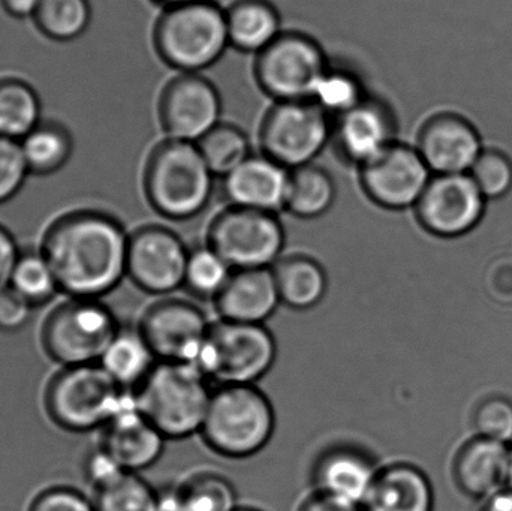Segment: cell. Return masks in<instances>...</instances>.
Segmentation results:
<instances>
[{
  "label": "cell",
  "mask_w": 512,
  "mask_h": 511,
  "mask_svg": "<svg viewBox=\"0 0 512 511\" xmlns=\"http://www.w3.org/2000/svg\"><path fill=\"white\" fill-rule=\"evenodd\" d=\"M20 141L0 137V204L11 201L29 177Z\"/></svg>",
  "instance_id": "obj_40"
},
{
  "label": "cell",
  "mask_w": 512,
  "mask_h": 511,
  "mask_svg": "<svg viewBox=\"0 0 512 511\" xmlns=\"http://www.w3.org/2000/svg\"><path fill=\"white\" fill-rule=\"evenodd\" d=\"M119 329L113 311L101 300L71 297L45 320L42 347L63 368L93 365L101 362Z\"/></svg>",
  "instance_id": "obj_8"
},
{
  "label": "cell",
  "mask_w": 512,
  "mask_h": 511,
  "mask_svg": "<svg viewBox=\"0 0 512 511\" xmlns=\"http://www.w3.org/2000/svg\"><path fill=\"white\" fill-rule=\"evenodd\" d=\"M333 137V119L310 99L279 101L259 126L261 152L288 170L313 164Z\"/></svg>",
  "instance_id": "obj_9"
},
{
  "label": "cell",
  "mask_w": 512,
  "mask_h": 511,
  "mask_svg": "<svg viewBox=\"0 0 512 511\" xmlns=\"http://www.w3.org/2000/svg\"><path fill=\"white\" fill-rule=\"evenodd\" d=\"M336 197V183L330 173L315 164L304 165L289 170L283 210L295 218H321L333 207Z\"/></svg>",
  "instance_id": "obj_29"
},
{
  "label": "cell",
  "mask_w": 512,
  "mask_h": 511,
  "mask_svg": "<svg viewBox=\"0 0 512 511\" xmlns=\"http://www.w3.org/2000/svg\"><path fill=\"white\" fill-rule=\"evenodd\" d=\"M277 357L273 333L265 324L222 320L212 323L195 366L216 386H256Z\"/></svg>",
  "instance_id": "obj_7"
},
{
  "label": "cell",
  "mask_w": 512,
  "mask_h": 511,
  "mask_svg": "<svg viewBox=\"0 0 512 511\" xmlns=\"http://www.w3.org/2000/svg\"><path fill=\"white\" fill-rule=\"evenodd\" d=\"M29 511H96L95 504L90 503L81 492L72 488L47 489L33 501Z\"/></svg>",
  "instance_id": "obj_41"
},
{
  "label": "cell",
  "mask_w": 512,
  "mask_h": 511,
  "mask_svg": "<svg viewBox=\"0 0 512 511\" xmlns=\"http://www.w3.org/2000/svg\"><path fill=\"white\" fill-rule=\"evenodd\" d=\"M360 507L361 511H433L435 494L420 468L396 462L381 467Z\"/></svg>",
  "instance_id": "obj_23"
},
{
  "label": "cell",
  "mask_w": 512,
  "mask_h": 511,
  "mask_svg": "<svg viewBox=\"0 0 512 511\" xmlns=\"http://www.w3.org/2000/svg\"><path fill=\"white\" fill-rule=\"evenodd\" d=\"M417 149L436 174L465 173L483 152L475 126L454 113L430 117L418 134Z\"/></svg>",
  "instance_id": "obj_18"
},
{
  "label": "cell",
  "mask_w": 512,
  "mask_h": 511,
  "mask_svg": "<svg viewBox=\"0 0 512 511\" xmlns=\"http://www.w3.org/2000/svg\"><path fill=\"white\" fill-rule=\"evenodd\" d=\"M177 486L186 511H236L240 507L236 488L221 474L201 471Z\"/></svg>",
  "instance_id": "obj_35"
},
{
  "label": "cell",
  "mask_w": 512,
  "mask_h": 511,
  "mask_svg": "<svg viewBox=\"0 0 512 511\" xmlns=\"http://www.w3.org/2000/svg\"><path fill=\"white\" fill-rule=\"evenodd\" d=\"M215 179L197 143L165 138L153 147L144 165L143 191L156 213L186 221L204 212Z\"/></svg>",
  "instance_id": "obj_2"
},
{
  "label": "cell",
  "mask_w": 512,
  "mask_h": 511,
  "mask_svg": "<svg viewBox=\"0 0 512 511\" xmlns=\"http://www.w3.org/2000/svg\"><path fill=\"white\" fill-rule=\"evenodd\" d=\"M158 116L165 138L198 143L221 123V95L204 75L180 72L162 87Z\"/></svg>",
  "instance_id": "obj_12"
},
{
  "label": "cell",
  "mask_w": 512,
  "mask_h": 511,
  "mask_svg": "<svg viewBox=\"0 0 512 511\" xmlns=\"http://www.w3.org/2000/svg\"><path fill=\"white\" fill-rule=\"evenodd\" d=\"M366 86L357 72L330 65L319 78L310 101L315 102L331 119L348 113L367 98Z\"/></svg>",
  "instance_id": "obj_33"
},
{
  "label": "cell",
  "mask_w": 512,
  "mask_h": 511,
  "mask_svg": "<svg viewBox=\"0 0 512 511\" xmlns=\"http://www.w3.org/2000/svg\"><path fill=\"white\" fill-rule=\"evenodd\" d=\"M289 170L264 153H252L222 179L230 206L277 213L285 209Z\"/></svg>",
  "instance_id": "obj_21"
},
{
  "label": "cell",
  "mask_w": 512,
  "mask_h": 511,
  "mask_svg": "<svg viewBox=\"0 0 512 511\" xmlns=\"http://www.w3.org/2000/svg\"><path fill=\"white\" fill-rule=\"evenodd\" d=\"M189 251L170 228H138L129 237L128 278L146 293L168 296L185 284Z\"/></svg>",
  "instance_id": "obj_14"
},
{
  "label": "cell",
  "mask_w": 512,
  "mask_h": 511,
  "mask_svg": "<svg viewBox=\"0 0 512 511\" xmlns=\"http://www.w3.org/2000/svg\"><path fill=\"white\" fill-rule=\"evenodd\" d=\"M396 137V114L376 96H367L357 107L333 119L331 143L337 155L358 168L396 143Z\"/></svg>",
  "instance_id": "obj_17"
},
{
  "label": "cell",
  "mask_w": 512,
  "mask_h": 511,
  "mask_svg": "<svg viewBox=\"0 0 512 511\" xmlns=\"http://www.w3.org/2000/svg\"><path fill=\"white\" fill-rule=\"evenodd\" d=\"M469 176L486 198L504 197L512 188V162L499 150L481 152Z\"/></svg>",
  "instance_id": "obj_38"
},
{
  "label": "cell",
  "mask_w": 512,
  "mask_h": 511,
  "mask_svg": "<svg viewBox=\"0 0 512 511\" xmlns=\"http://www.w3.org/2000/svg\"><path fill=\"white\" fill-rule=\"evenodd\" d=\"M280 303L294 311L315 308L327 294L328 278L324 267L306 255L282 257L273 267Z\"/></svg>",
  "instance_id": "obj_26"
},
{
  "label": "cell",
  "mask_w": 512,
  "mask_h": 511,
  "mask_svg": "<svg viewBox=\"0 0 512 511\" xmlns=\"http://www.w3.org/2000/svg\"><path fill=\"white\" fill-rule=\"evenodd\" d=\"M234 269L209 245L189 251L183 287L197 299L213 300L224 290Z\"/></svg>",
  "instance_id": "obj_34"
},
{
  "label": "cell",
  "mask_w": 512,
  "mask_h": 511,
  "mask_svg": "<svg viewBox=\"0 0 512 511\" xmlns=\"http://www.w3.org/2000/svg\"><path fill=\"white\" fill-rule=\"evenodd\" d=\"M41 99L23 78L0 77V137L20 141L42 117Z\"/></svg>",
  "instance_id": "obj_30"
},
{
  "label": "cell",
  "mask_w": 512,
  "mask_h": 511,
  "mask_svg": "<svg viewBox=\"0 0 512 511\" xmlns=\"http://www.w3.org/2000/svg\"><path fill=\"white\" fill-rule=\"evenodd\" d=\"M158 362L138 327L120 326L99 365L119 386L128 392H134Z\"/></svg>",
  "instance_id": "obj_27"
},
{
  "label": "cell",
  "mask_w": 512,
  "mask_h": 511,
  "mask_svg": "<svg viewBox=\"0 0 512 511\" xmlns=\"http://www.w3.org/2000/svg\"><path fill=\"white\" fill-rule=\"evenodd\" d=\"M227 12L230 45L242 53L258 54L282 29V18L270 0H236Z\"/></svg>",
  "instance_id": "obj_25"
},
{
  "label": "cell",
  "mask_w": 512,
  "mask_h": 511,
  "mask_svg": "<svg viewBox=\"0 0 512 511\" xmlns=\"http://www.w3.org/2000/svg\"><path fill=\"white\" fill-rule=\"evenodd\" d=\"M197 146L212 173L221 179L254 153L248 134L233 123H219L198 141Z\"/></svg>",
  "instance_id": "obj_32"
},
{
  "label": "cell",
  "mask_w": 512,
  "mask_h": 511,
  "mask_svg": "<svg viewBox=\"0 0 512 511\" xmlns=\"http://www.w3.org/2000/svg\"><path fill=\"white\" fill-rule=\"evenodd\" d=\"M33 306L11 288L0 293V332L15 333L26 327Z\"/></svg>",
  "instance_id": "obj_42"
},
{
  "label": "cell",
  "mask_w": 512,
  "mask_h": 511,
  "mask_svg": "<svg viewBox=\"0 0 512 511\" xmlns=\"http://www.w3.org/2000/svg\"><path fill=\"white\" fill-rule=\"evenodd\" d=\"M285 228L277 213L228 206L215 216L207 245L234 270L271 269L282 258Z\"/></svg>",
  "instance_id": "obj_11"
},
{
  "label": "cell",
  "mask_w": 512,
  "mask_h": 511,
  "mask_svg": "<svg viewBox=\"0 0 512 511\" xmlns=\"http://www.w3.org/2000/svg\"><path fill=\"white\" fill-rule=\"evenodd\" d=\"M505 486H507V489H511L512 491V450L510 455V462H508L507 476H505Z\"/></svg>",
  "instance_id": "obj_49"
},
{
  "label": "cell",
  "mask_w": 512,
  "mask_h": 511,
  "mask_svg": "<svg viewBox=\"0 0 512 511\" xmlns=\"http://www.w3.org/2000/svg\"><path fill=\"white\" fill-rule=\"evenodd\" d=\"M297 511H361V507L334 495L313 491L309 497L304 498Z\"/></svg>",
  "instance_id": "obj_45"
},
{
  "label": "cell",
  "mask_w": 512,
  "mask_h": 511,
  "mask_svg": "<svg viewBox=\"0 0 512 511\" xmlns=\"http://www.w3.org/2000/svg\"><path fill=\"white\" fill-rule=\"evenodd\" d=\"M41 0H0V6L9 17L17 20L33 18Z\"/></svg>",
  "instance_id": "obj_46"
},
{
  "label": "cell",
  "mask_w": 512,
  "mask_h": 511,
  "mask_svg": "<svg viewBox=\"0 0 512 511\" xmlns=\"http://www.w3.org/2000/svg\"><path fill=\"white\" fill-rule=\"evenodd\" d=\"M279 305L273 269L234 270L215 299L219 318L245 324L267 323Z\"/></svg>",
  "instance_id": "obj_22"
},
{
  "label": "cell",
  "mask_w": 512,
  "mask_h": 511,
  "mask_svg": "<svg viewBox=\"0 0 512 511\" xmlns=\"http://www.w3.org/2000/svg\"><path fill=\"white\" fill-rule=\"evenodd\" d=\"M276 413L256 386L216 387L201 428L206 446L228 459L258 455L273 438Z\"/></svg>",
  "instance_id": "obj_5"
},
{
  "label": "cell",
  "mask_w": 512,
  "mask_h": 511,
  "mask_svg": "<svg viewBox=\"0 0 512 511\" xmlns=\"http://www.w3.org/2000/svg\"><path fill=\"white\" fill-rule=\"evenodd\" d=\"M9 288L33 308L50 302L60 290L56 276L41 251L21 252Z\"/></svg>",
  "instance_id": "obj_37"
},
{
  "label": "cell",
  "mask_w": 512,
  "mask_h": 511,
  "mask_svg": "<svg viewBox=\"0 0 512 511\" xmlns=\"http://www.w3.org/2000/svg\"><path fill=\"white\" fill-rule=\"evenodd\" d=\"M101 447L128 473L149 470L161 459L168 441L129 396L119 413L107 423Z\"/></svg>",
  "instance_id": "obj_19"
},
{
  "label": "cell",
  "mask_w": 512,
  "mask_h": 511,
  "mask_svg": "<svg viewBox=\"0 0 512 511\" xmlns=\"http://www.w3.org/2000/svg\"><path fill=\"white\" fill-rule=\"evenodd\" d=\"M210 326L212 323L195 303L168 297L147 308L138 329L159 362L195 365Z\"/></svg>",
  "instance_id": "obj_15"
},
{
  "label": "cell",
  "mask_w": 512,
  "mask_h": 511,
  "mask_svg": "<svg viewBox=\"0 0 512 511\" xmlns=\"http://www.w3.org/2000/svg\"><path fill=\"white\" fill-rule=\"evenodd\" d=\"M486 197L469 174H436L415 206L418 222L435 236L457 237L477 227Z\"/></svg>",
  "instance_id": "obj_16"
},
{
  "label": "cell",
  "mask_w": 512,
  "mask_h": 511,
  "mask_svg": "<svg viewBox=\"0 0 512 511\" xmlns=\"http://www.w3.org/2000/svg\"><path fill=\"white\" fill-rule=\"evenodd\" d=\"M361 188L376 206L403 210L417 206L432 171L417 147L396 143L358 168Z\"/></svg>",
  "instance_id": "obj_13"
},
{
  "label": "cell",
  "mask_w": 512,
  "mask_h": 511,
  "mask_svg": "<svg viewBox=\"0 0 512 511\" xmlns=\"http://www.w3.org/2000/svg\"><path fill=\"white\" fill-rule=\"evenodd\" d=\"M129 237L110 213L74 210L47 228L39 251L60 291L75 299H101L128 276Z\"/></svg>",
  "instance_id": "obj_1"
},
{
  "label": "cell",
  "mask_w": 512,
  "mask_h": 511,
  "mask_svg": "<svg viewBox=\"0 0 512 511\" xmlns=\"http://www.w3.org/2000/svg\"><path fill=\"white\" fill-rule=\"evenodd\" d=\"M96 511H158V491L140 474L123 473L96 489Z\"/></svg>",
  "instance_id": "obj_36"
},
{
  "label": "cell",
  "mask_w": 512,
  "mask_h": 511,
  "mask_svg": "<svg viewBox=\"0 0 512 511\" xmlns=\"http://www.w3.org/2000/svg\"><path fill=\"white\" fill-rule=\"evenodd\" d=\"M21 252L11 231L0 225V293L11 287L12 275Z\"/></svg>",
  "instance_id": "obj_44"
},
{
  "label": "cell",
  "mask_w": 512,
  "mask_h": 511,
  "mask_svg": "<svg viewBox=\"0 0 512 511\" xmlns=\"http://www.w3.org/2000/svg\"><path fill=\"white\" fill-rule=\"evenodd\" d=\"M236 511H261V510L252 509V507H239V509H237Z\"/></svg>",
  "instance_id": "obj_50"
},
{
  "label": "cell",
  "mask_w": 512,
  "mask_h": 511,
  "mask_svg": "<svg viewBox=\"0 0 512 511\" xmlns=\"http://www.w3.org/2000/svg\"><path fill=\"white\" fill-rule=\"evenodd\" d=\"M84 473H86L87 482L99 489L128 471L123 470L102 447H99L87 456Z\"/></svg>",
  "instance_id": "obj_43"
},
{
  "label": "cell",
  "mask_w": 512,
  "mask_h": 511,
  "mask_svg": "<svg viewBox=\"0 0 512 511\" xmlns=\"http://www.w3.org/2000/svg\"><path fill=\"white\" fill-rule=\"evenodd\" d=\"M378 462L363 447L334 444L319 453L312 467L313 491L361 506L378 476Z\"/></svg>",
  "instance_id": "obj_20"
},
{
  "label": "cell",
  "mask_w": 512,
  "mask_h": 511,
  "mask_svg": "<svg viewBox=\"0 0 512 511\" xmlns=\"http://www.w3.org/2000/svg\"><path fill=\"white\" fill-rule=\"evenodd\" d=\"M480 511H512L511 489H504V491H498L490 495Z\"/></svg>",
  "instance_id": "obj_47"
},
{
  "label": "cell",
  "mask_w": 512,
  "mask_h": 511,
  "mask_svg": "<svg viewBox=\"0 0 512 511\" xmlns=\"http://www.w3.org/2000/svg\"><path fill=\"white\" fill-rule=\"evenodd\" d=\"M153 47L159 59L177 74H200L230 47L227 12L215 0L164 8L153 27Z\"/></svg>",
  "instance_id": "obj_4"
},
{
  "label": "cell",
  "mask_w": 512,
  "mask_h": 511,
  "mask_svg": "<svg viewBox=\"0 0 512 511\" xmlns=\"http://www.w3.org/2000/svg\"><path fill=\"white\" fill-rule=\"evenodd\" d=\"M152 2L158 3L164 9L171 8V6L185 5V3L197 2V0H152Z\"/></svg>",
  "instance_id": "obj_48"
},
{
  "label": "cell",
  "mask_w": 512,
  "mask_h": 511,
  "mask_svg": "<svg viewBox=\"0 0 512 511\" xmlns=\"http://www.w3.org/2000/svg\"><path fill=\"white\" fill-rule=\"evenodd\" d=\"M129 396L99 363H93L63 368L48 384L44 404L59 428L84 434L105 428Z\"/></svg>",
  "instance_id": "obj_6"
},
{
  "label": "cell",
  "mask_w": 512,
  "mask_h": 511,
  "mask_svg": "<svg viewBox=\"0 0 512 511\" xmlns=\"http://www.w3.org/2000/svg\"><path fill=\"white\" fill-rule=\"evenodd\" d=\"M511 450L508 444L478 437L463 446L454 462V479L471 498H489L505 485Z\"/></svg>",
  "instance_id": "obj_24"
},
{
  "label": "cell",
  "mask_w": 512,
  "mask_h": 511,
  "mask_svg": "<svg viewBox=\"0 0 512 511\" xmlns=\"http://www.w3.org/2000/svg\"><path fill=\"white\" fill-rule=\"evenodd\" d=\"M21 152L32 176H51L68 165L74 137L59 120H41L20 140Z\"/></svg>",
  "instance_id": "obj_28"
},
{
  "label": "cell",
  "mask_w": 512,
  "mask_h": 511,
  "mask_svg": "<svg viewBox=\"0 0 512 511\" xmlns=\"http://www.w3.org/2000/svg\"><path fill=\"white\" fill-rule=\"evenodd\" d=\"M475 431L478 437L499 443L512 441V402L502 396H490L480 402L474 413Z\"/></svg>",
  "instance_id": "obj_39"
},
{
  "label": "cell",
  "mask_w": 512,
  "mask_h": 511,
  "mask_svg": "<svg viewBox=\"0 0 512 511\" xmlns=\"http://www.w3.org/2000/svg\"><path fill=\"white\" fill-rule=\"evenodd\" d=\"M330 62L312 36L283 30L255 59V78L265 95L279 101L312 98L319 78Z\"/></svg>",
  "instance_id": "obj_10"
},
{
  "label": "cell",
  "mask_w": 512,
  "mask_h": 511,
  "mask_svg": "<svg viewBox=\"0 0 512 511\" xmlns=\"http://www.w3.org/2000/svg\"><path fill=\"white\" fill-rule=\"evenodd\" d=\"M213 390L191 363L158 362L132 392L140 413L167 440L200 434Z\"/></svg>",
  "instance_id": "obj_3"
},
{
  "label": "cell",
  "mask_w": 512,
  "mask_h": 511,
  "mask_svg": "<svg viewBox=\"0 0 512 511\" xmlns=\"http://www.w3.org/2000/svg\"><path fill=\"white\" fill-rule=\"evenodd\" d=\"M32 20L45 38L74 41L89 29L92 6L89 0H41Z\"/></svg>",
  "instance_id": "obj_31"
}]
</instances>
